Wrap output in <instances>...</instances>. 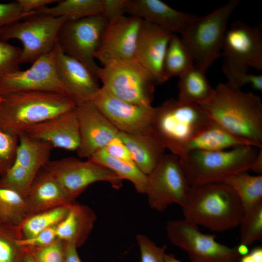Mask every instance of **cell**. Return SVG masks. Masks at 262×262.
<instances>
[{
  "label": "cell",
  "mask_w": 262,
  "mask_h": 262,
  "mask_svg": "<svg viewBox=\"0 0 262 262\" xmlns=\"http://www.w3.org/2000/svg\"><path fill=\"white\" fill-rule=\"evenodd\" d=\"M200 106L213 121L250 145L262 148V101L258 96L220 83L212 98Z\"/></svg>",
  "instance_id": "obj_1"
},
{
  "label": "cell",
  "mask_w": 262,
  "mask_h": 262,
  "mask_svg": "<svg viewBox=\"0 0 262 262\" xmlns=\"http://www.w3.org/2000/svg\"><path fill=\"white\" fill-rule=\"evenodd\" d=\"M182 208L184 219L216 232L239 226L244 213L238 196L224 182L191 186Z\"/></svg>",
  "instance_id": "obj_2"
},
{
  "label": "cell",
  "mask_w": 262,
  "mask_h": 262,
  "mask_svg": "<svg viewBox=\"0 0 262 262\" xmlns=\"http://www.w3.org/2000/svg\"><path fill=\"white\" fill-rule=\"evenodd\" d=\"M66 94L27 91L1 95L0 130L19 137L31 127L76 108Z\"/></svg>",
  "instance_id": "obj_3"
},
{
  "label": "cell",
  "mask_w": 262,
  "mask_h": 262,
  "mask_svg": "<svg viewBox=\"0 0 262 262\" xmlns=\"http://www.w3.org/2000/svg\"><path fill=\"white\" fill-rule=\"evenodd\" d=\"M260 149L244 145L220 151H194L179 160L191 186H194L223 182L232 175L247 171L251 169Z\"/></svg>",
  "instance_id": "obj_4"
},
{
  "label": "cell",
  "mask_w": 262,
  "mask_h": 262,
  "mask_svg": "<svg viewBox=\"0 0 262 262\" xmlns=\"http://www.w3.org/2000/svg\"><path fill=\"white\" fill-rule=\"evenodd\" d=\"M231 0L211 13L193 17L180 33V37L194 64L207 70L220 56L228 21L239 4Z\"/></svg>",
  "instance_id": "obj_5"
},
{
  "label": "cell",
  "mask_w": 262,
  "mask_h": 262,
  "mask_svg": "<svg viewBox=\"0 0 262 262\" xmlns=\"http://www.w3.org/2000/svg\"><path fill=\"white\" fill-rule=\"evenodd\" d=\"M212 121L200 105L170 98L155 107L153 131L177 156L185 143Z\"/></svg>",
  "instance_id": "obj_6"
},
{
  "label": "cell",
  "mask_w": 262,
  "mask_h": 262,
  "mask_svg": "<svg viewBox=\"0 0 262 262\" xmlns=\"http://www.w3.org/2000/svg\"><path fill=\"white\" fill-rule=\"evenodd\" d=\"M98 79L101 88L113 97L138 105L151 106L157 83L134 58L103 66L99 71Z\"/></svg>",
  "instance_id": "obj_7"
},
{
  "label": "cell",
  "mask_w": 262,
  "mask_h": 262,
  "mask_svg": "<svg viewBox=\"0 0 262 262\" xmlns=\"http://www.w3.org/2000/svg\"><path fill=\"white\" fill-rule=\"evenodd\" d=\"M222 70L228 79L248 72L250 68L262 69V26L241 21L232 23L227 30L221 50Z\"/></svg>",
  "instance_id": "obj_8"
},
{
  "label": "cell",
  "mask_w": 262,
  "mask_h": 262,
  "mask_svg": "<svg viewBox=\"0 0 262 262\" xmlns=\"http://www.w3.org/2000/svg\"><path fill=\"white\" fill-rule=\"evenodd\" d=\"M23 20L3 28L0 32V40H19L23 45L20 64H33L53 49L59 31L67 19L35 14Z\"/></svg>",
  "instance_id": "obj_9"
},
{
  "label": "cell",
  "mask_w": 262,
  "mask_h": 262,
  "mask_svg": "<svg viewBox=\"0 0 262 262\" xmlns=\"http://www.w3.org/2000/svg\"><path fill=\"white\" fill-rule=\"evenodd\" d=\"M107 23L102 16L67 20L57 37V43L62 51L83 64L98 79L100 67L95 61V54Z\"/></svg>",
  "instance_id": "obj_10"
},
{
  "label": "cell",
  "mask_w": 262,
  "mask_h": 262,
  "mask_svg": "<svg viewBox=\"0 0 262 262\" xmlns=\"http://www.w3.org/2000/svg\"><path fill=\"white\" fill-rule=\"evenodd\" d=\"M166 230L169 241L185 251L192 262H239L236 246L218 243L216 235L203 233L198 226L185 219L169 221Z\"/></svg>",
  "instance_id": "obj_11"
},
{
  "label": "cell",
  "mask_w": 262,
  "mask_h": 262,
  "mask_svg": "<svg viewBox=\"0 0 262 262\" xmlns=\"http://www.w3.org/2000/svg\"><path fill=\"white\" fill-rule=\"evenodd\" d=\"M191 188L179 158L170 153L165 154L147 175L146 194L150 207L157 211L163 212L173 204L182 207Z\"/></svg>",
  "instance_id": "obj_12"
},
{
  "label": "cell",
  "mask_w": 262,
  "mask_h": 262,
  "mask_svg": "<svg viewBox=\"0 0 262 262\" xmlns=\"http://www.w3.org/2000/svg\"><path fill=\"white\" fill-rule=\"evenodd\" d=\"M44 167L59 182L74 200L95 182L106 181L115 189L123 186V180L120 177L89 159L82 161L74 157H67L49 161Z\"/></svg>",
  "instance_id": "obj_13"
},
{
  "label": "cell",
  "mask_w": 262,
  "mask_h": 262,
  "mask_svg": "<svg viewBox=\"0 0 262 262\" xmlns=\"http://www.w3.org/2000/svg\"><path fill=\"white\" fill-rule=\"evenodd\" d=\"M119 131L142 133L153 130L155 107L131 103L113 97L100 87L91 101Z\"/></svg>",
  "instance_id": "obj_14"
},
{
  "label": "cell",
  "mask_w": 262,
  "mask_h": 262,
  "mask_svg": "<svg viewBox=\"0 0 262 262\" xmlns=\"http://www.w3.org/2000/svg\"><path fill=\"white\" fill-rule=\"evenodd\" d=\"M143 20L123 16L108 22L95 58L103 66L113 61L134 58L138 36Z\"/></svg>",
  "instance_id": "obj_15"
},
{
  "label": "cell",
  "mask_w": 262,
  "mask_h": 262,
  "mask_svg": "<svg viewBox=\"0 0 262 262\" xmlns=\"http://www.w3.org/2000/svg\"><path fill=\"white\" fill-rule=\"evenodd\" d=\"M27 91H50L66 94L56 71L55 46L51 51L35 61L28 69L19 70L0 81L1 95Z\"/></svg>",
  "instance_id": "obj_16"
},
{
  "label": "cell",
  "mask_w": 262,
  "mask_h": 262,
  "mask_svg": "<svg viewBox=\"0 0 262 262\" xmlns=\"http://www.w3.org/2000/svg\"><path fill=\"white\" fill-rule=\"evenodd\" d=\"M76 110L80 132L76 151L79 157L89 158L119 137V131L91 102L77 106Z\"/></svg>",
  "instance_id": "obj_17"
},
{
  "label": "cell",
  "mask_w": 262,
  "mask_h": 262,
  "mask_svg": "<svg viewBox=\"0 0 262 262\" xmlns=\"http://www.w3.org/2000/svg\"><path fill=\"white\" fill-rule=\"evenodd\" d=\"M55 64L67 95L76 105L91 102L100 89L98 78L80 62L65 54L56 43Z\"/></svg>",
  "instance_id": "obj_18"
},
{
  "label": "cell",
  "mask_w": 262,
  "mask_h": 262,
  "mask_svg": "<svg viewBox=\"0 0 262 262\" xmlns=\"http://www.w3.org/2000/svg\"><path fill=\"white\" fill-rule=\"evenodd\" d=\"M172 33L143 20L136 43L134 59L154 77L157 84L164 82L163 64Z\"/></svg>",
  "instance_id": "obj_19"
},
{
  "label": "cell",
  "mask_w": 262,
  "mask_h": 262,
  "mask_svg": "<svg viewBox=\"0 0 262 262\" xmlns=\"http://www.w3.org/2000/svg\"><path fill=\"white\" fill-rule=\"evenodd\" d=\"M23 134L49 143L53 147L77 150L80 132L76 108L35 125Z\"/></svg>",
  "instance_id": "obj_20"
},
{
  "label": "cell",
  "mask_w": 262,
  "mask_h": 262,
  "mask_svg": "<svg viewBox=\"0 0 262 262\" xmlns=\"http://www.w3.org/2000/svg\"><path fill=\"white\" fill-rule=\"evenodd\" d=\"M126 13L174 34H180L194 17L161 0H128Z\"/></svg>",
  "instance_id": "obj_21"
},
{
  "label": "cell",
  "mask_w": 262,
  "mask_h": 262,
  "mask_svg": "<svg viewBox=\"0 0 262 262\" xmlns=\"http://www.w3.org/2000/svg\"><path fill=\"white\" fill-rule=\"evenodd\" d=\"M25 199L28 214L74 202L59 182L44 167L34 178Z\"/></svg>",
  "instance_id": "obj_22"
},
{
  "label": "cell",
  "mask_w": 262,
  "mask_h": 262,
  "mask_svg": "<svg viewBox=\"0 0 262 262\" xmlns=\"http://www.w3.org/2000/svg\"><path fill=\"white\" fill-rule=\"evenodd\" d=\"M119 137L129 149L133 162L147 175L165 154V147L153 130L142 133L120 131Z\"/></svg>",
  "instance_id": "obj_23"
},
{
  "label": "cell",
  "mask_w": 262,
  "mask_h": 262,
  "mask_svg": "<svg viewBox=\"0 0 262 262\" xmlns=\"http://www.w3.org/2000/svg\"><path fill=\"white\" fill-rule=\"evenodd\" d=\"M96 219L91 208L74 202L65 218L56 227L57 238L72 244L77 248L80 247L88 239Z\"/></svg>",
  "instance_id": "obj_24"
},
{
  "label": "cell",
  "mask_w": 262,
  "mask_h": 262,
  "mask_svg": "<svg viewBox=\"0 0 262 262\" xmlns=\"http://www.w3.org/2000/svg\"><path fill=\"white\" fill-rule=\"evenodd\" d=\"M244 145L251 146L212 121L185 143L177 156L180 158L191 151H220Z\"/></svg>",
  "instance_id": "obj_25"
},
{
  "label": "cell",
  "mask_w": 262,
  "mask_h": 262,
  "mask_svg": "<svg viewBox=\"0 0 262 262\" xmlns=\"http://www.w3.org/2000/svg\"><path fill=\"white\" fill-rule=\"evenodd\" d=\"M53 148L49 143L22 134L18 137V144L14 163L35 177L50 161Z\"/></svg>",
  "instance_id": "obj_26"
},
{
  "label": "cell",
  "mask_w": 262,
  "mask_h": 262,
  "mask_svg": "<svg viewBox=\"0 0 262 262\" xmlns=\"http://www.w3.org/2000/svg\"><path fill=\"white\" fill-rule=\"evenodd\" d=\"M206 71V69L194 64L179 77L178 100L200 105L212 98L214 89L208 81Z\"/></svg>",
  "instance_id": "obj_27"
},
{
  "label": "cell",
  "mask_w": 262,
  "mask_h": 262,
  "mask_svg": "<svg viewBox=\"0 0 262 262\" xmlns=\"http://www.w3.org/2000/svg\"><path fill=\"white\" fill-rule=\"evenodd\" d=\"M88 159L110 170L123 180L130 181L138 193L146 194L147 175L144 173L133 162L114 158L104 149L98 151Z\"/></svg>",
  "instance_id": "obj_28"
},
{
  "label": "cell",
  "mask_w": 262,
  "mask_h": 262,
  "mask_svg": "<svg viewBox=\"0 0 262 262\" xmlns=\"http://www.w3.org/2000/svg\"><path fill=\"white\" fill-rule=\"evenodd\" d=\"M102 0H62L52 7H46L36 11L54 17H65L67 20H76L86 17L102 16Z\"/></svg>",
  "instance_id": "obj_29"
},
{
  "label": "cell",
  "mask_w": 262,
  "mask_h": 262,
  "mask_svg": "<svg viewBox=\"0 0 262 262\" xmlns=\"http://www.w3.org/2000/svg\"><path fill=\"white\" fill-rule=\"evenodd\" d=\"M71 204L28 214L17 226L20 239L33 236L45 229L56 226L65 218Z\"/></svg>",
  "instance_id": "obj_30"
},
{
  "label": "cell",
  "mask_w": 262,
  "mask_h": 262,
  "mask_svg": "<svg viewBox=\"0 0 262 262\" xmlns=\"http://www.w3.org/2000/svg\"><path fill=\"white\" fill-rule=\"evenodd\" d=\"M194 65L192 58L180 36L173 34L164 61V82L173 77H180Z\"/></svg>",
  "instance_id": "obj_31"
},
{
  "label": "cell",
  "mask_w": 262,
  "mask_h": 262,
  "mask_svg": "<svg viewBox=\"0 0 262 262\" xmlns=\"http://www.w3.org/2000/svg\"><path fill=\"white\" fill-rule=\"evenodd\" d=\"M223 182L235 191L244 211L262 200V175H251L244 171L230 176Z\"/></svg>",
  "instance_id": "obj_32"
},
{
  "label": "cell",
  "mask_w": 262,
  "mask_h": 262,
  "mask_svg": "<svg viewBox=\"0 0 262 262\" xmlns=\"http://www.w3.org/2000/svg\"><path fill=\"white\" fill-rule=\"evenodd\" d=\"M28 214L25 197L15 191L0 187V223L17 227Z\"/></svg>",
  "instance_id": "obj_33"
},
{
  "label": "cell",
  "mask_w": 262,
  "mask_h": 262,
  "mask_svg": "<svg viewBox=\"0 0 262 262\" xmlns=\"http://www.w3.org/2000/svg\"><path fill=\"white\" fill-rule=\"evenodd\" d=\"M240 226V244L248 246L262 239V200L245 210Z\"/></svg>",
  "instance_id": "obj_34"
},
{
  "label": "cell",
  "mask_w": 262,
  "mask_h": 262,
  "mask_svg": "<svg viewBox=\"0 0 262 262\" xmlns=\"http://www.w3.org/2000/svg\"><path fill=\"white\" fill-rule=\"evenodd\" d=\"M19 239L17 227L0 223V262H18L24 251Z\"/></svg>",
  "instance_id": "obj_35"
},
{
  "label": "cell",
  "mask_w": 262,
  "mask_h": 262,
  "mask_svg": "<svg viewBox=\"0 0 262 262\" xmlns=\"http://www.w3.org/2000/svg\"><path fill=\"white\" fill-rule=\"evenodd\" d=\"M22 49L0 40V81L19 70Z\"/></svg>",
  "instance_id": "obj_36"
},
{
  "label": "cell",
  "mask_w": 262,
  "mask_h": 262,
  "mask_svg": "<svg viewBox=\"0 0 262 262\" xmlns=\"http://www.w3.org/2000/svg\"><path fill=\"white\" fill-rule=\"evenodd\" d=\"M24 248L29 251L36 262L65 261L66 242L58 239L52 244L45 246Z\"/></svg>",
  "instance_id": "obj_37"
},
{
  "label": "cell",
  "mask_w": 262,
  "mask_h": 262,
  "mask_svg": "<svg viewBox=\"0 0 262 262\" xmlns=\"http://www.w3.org/2000/svg\"><path fill=\"white\" fill-rule=\"evenodd\" d=\"M1 95L0 94V100ZM18 144V137L0 130V176L13 165Z\"/></svg>",
  "instance_id": "obj_38"
},
{
  "label": "cell",
  "mask_w": 262,
  "mask_h": 262,
  "mask_svg": "<svg viewBox=\"0 0 262 262\" xmlns=\"http://www.w3.org/2000/svg\"><path fill=\"white\" fill-rule=\"evenodd\" d=\"M136 239L139 246L141 262H164L165 246H157L144 234H137Z\"/></svg>",
  "instance_id": "obj_39"
},
{
  "label": "cell",
  "mask_w": 262,
  "mask_h": 262,
  "mask_svg": "<svg viewBox=\"0 0 262 262\" xmlns=\"http://www.w3.org/2000/svg\"><path fill=\"white\" fill-rule=\"evenodd\" d=\"M35 12L23 13L16 2L0 3V32L4 28L20 21L31 16Z\"/></svg>",
  "instance_id": "obj_40"
},
{
  "label": "cell",
  "mask_w": 262,
  "mask_h": 262,
  "mask_svg": "<svg viewBox=\"0 0 262 262\" xmlns=\"http://www.w3.org/2000/svg\"><path fill=\"white\" fill-rule=\"evenodd\" d=\"M56 227L45 229L33 236L19 239L18 244L23 248L39 247L49 245L58 239Z\"/></svg>",
  "instance_id": "obj_41"
},
{
  "label": "cell",
  "mask_w": 262,
  "mask_h": 262,
  "mask_svg": "<svg viewBox=\"0 0 262 262\" xmlns=\"http://www.w3.org/2000/svg\"><path fill=\"white\" fill-rule=\"evenodd\" d=\"M102 16L108 22L124 16L128 0H102Z\"/></svg>",
  "instance_id": "obj_42"
},
{
  "label": "cell",
  "mask_w": 262,
  "mask_h": 262,
  "mask_svg": "<svg viewBox=\"0 0 262 262\" xmlns=\"http://www.w3.org/2000/svg\"><path fill=\"white\" fill-rule=\"evenodd\" d=\"M227 83L237 89L249 84L258 91H262V75L249 74L248 72L237 74L227 79Z\"/></svg>",
  "instance_id": "obj_43"
},
{
  "label": "cell",
  "mask_w": 262,
  "mask_h": 262,
  "mask_svg": "<svg viewBox=\"0 0 262 262\" xmlns=\"http://www.w3.org/2000/svg\"><path fill=\"white\" fill-rule=\"evenodd\" d=\"M103 149L114 158L133 162L129 149L119 137L112 140Z\"/></svg>",
  "instance_id": "obj_44"
},
{
  "label": "cell",
  "mask_w": 262,
  "mask_h": 262,
  "mask_svg": "<svg viewBox=\"0 0 262 262\" xmlns=\"http://www.w3.org/2000/svg\"><path fill=\"white\" fill-rule=\"evenodd\" d=\"M57 0H17L22 11L24 13H30L39 11L47 7L49 4L57 2Z\"/></svg>",
  "instance_id": "obj_45"
},
{
  "label": "cell",
  "mask_w": 262,
  "mask_h": 262,
  "mask_svg": "<svg viewBox=\"0 0 262 262\" xmlns=\"http://www.w3.org/2000/svg\"><path fill=\"white\" fill-rule=\"evenodd\" d=\"M238 262H262V247H254L247 255L240 257Z\"/></svg>",
  "instance_id": "obj_46"
},
{
  "label": "cell",
  "mask_w": 262,
  "mask_h": 262,
  "mask_svg": "<svg viewBox=\"0 0 262 262\" xmlns=\"http://www.w3.org/2000/svg\"><path fill=\"white\" fill-rule=\"evenodd\" d=\"M77 248L76 246L73 244L66 242V253L64 262H82L78 255Z\"/></svg>",
  "instance_id": "obj_47"
},
{
  "label": "cell",
  "mask_w": 262,
  "mask_h": 262,
  "mask_svg": "<svg viewBox=\"0 0 262 262\" xmlns=\"http://www.w3.org/2000/svg\"><path fill=\"white\" fill-rule=\"evenodd\" d=\"M251 170L257 173L258 175L262 174V148L260 149Z\"/></svg>",
  "instance_id": "obj_48"
},
{
  "label": "cell",
  "mask_w": 262,
  "mask_h": 262,
  "mask_svg": "<svg viewBox=\"0 0 262 262\" xmlns=\"http://www.w3.org/2000/svg\"><path fill=\"white\" fill-rule=\"evenodd\" d=\"M24 248V251L20 258L18 262H36L31 254L26 249Z\"/></svg>",
  "instance_id": "obj_49"
},
{
  "label": "cell",
  "mask_w": 262,
  "mask_h": 262,
  "mask_svg": "<svg viewBox=\"0 0 262 262\" xmlns=\"http://www.w3.org/2000/svg\"><path fill=\"white\" fill-rule=\"evenodd\" d=\"M237 252L240 257L247 255L249 252L248 246L243 244H239L236 246Z\"/></svg>",
  "instance_id": "obj_50"
},
{
  "label": "cell",
  "mask_w": 262,
  "mask_h": 262,
  "mask_svg": "<svg viewBox=\"0 0 262 262\" xmlns=\"http://www.w3.org/2000/svg\"><path fill=\"white\" fill-rule=\"evenodd\" d=\"M164 262H182L179 260L172 254H165L164 256Z\"/></svg>",
  "instance_id": "obj_51"
}]
</instances>
